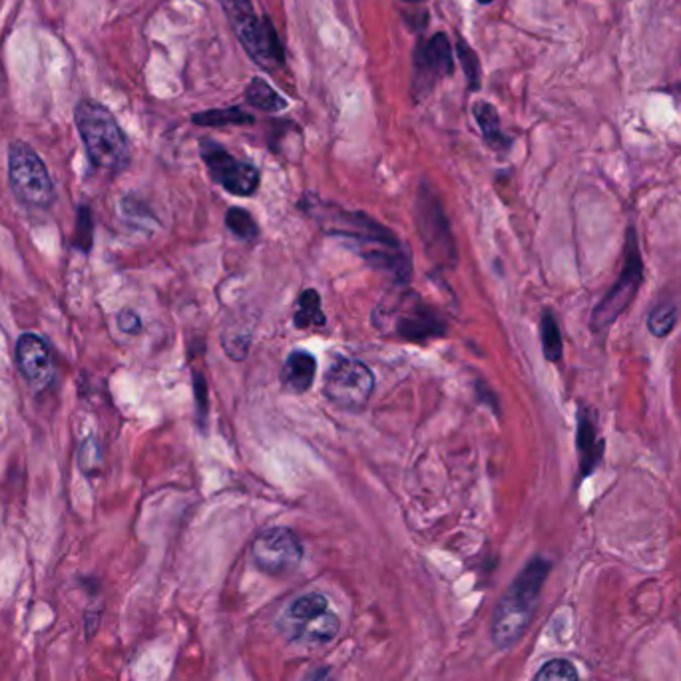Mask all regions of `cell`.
Wrapping results in <instances>:
<instances>
[{
  "label": "cell",
  "instance_id": "6da1fadb",
  "mask_svg": "<svg viewBox=\"0 0 681 681\" xmlns=\"http://www.w3.org/2000/svg\"><path fill=\"white\" fill-rule=\"evenodd\" d=\"M311 216L323 231L339 237L373 269L391 275L397 283H405L413 273L411 249L389 227L381 226L363 212H347L331 204H317Z\"/></svg>",
  "mask_w": 681,
  "mask_h": 681
},
{
  "label": "cell",
  "instance_id": "7a4b0ae2",
  "mask_svg": "<svg viewBox=\"0 0 681 681\" xmlns=\"http://www.w3.org/2000/svg\"><path fill=\"white\" fill-rule=\"evenodd\" d=\"M550 570V560L544 556H534L526 562V566L512 580L510 588L498 600L490 628L492 642L498 650H508L518 644L530 628Z\"/></svg>",
  "mask_w": 681,
  "mask_h": 681
},
{
  "label": "cell",
  "instance_id": "3957f363",
  "mask_svg": "<svg viewBox=\"0 0 681 681\" xmlns=\"http://www.w3.org/2000/svg\"><path fill=\"white\" fill-rule=\"evenodd\" d=\"M74 122L90 164L106 174H120L130 166L128 136L116 116L100 102L82 98L74 108Z\"/></svg>",
  "mask_w": 681,
  "mask_h": 681
},
{
  "label": "cell",
  "instance_id": "277c9868",
  "mask_svg": "<svg viewBox=\"0 0 681 681\" xmlns=\"http://www.w3.org/2000/svg\"><path fill=\"white\" fill-rule=\"evenodd\" d=\"M373 325L383 335L409 343H423L447 333L441 313L411 289L385 295L373 313Z\"/></svg>",
  "mask_w": 681,
  "mask_h": 681
},
{
  "label": "cell",
  "instance_id": "5b68a950",
  "mask_svg": "<svg viewBox=\"0 0 681 681\" xmlns=\"http://www.w3.org/2000/svg\"><path fill=\"white\" fill-rule=\"evenodd\" d=\"M622 271L610 291L600 299L590 317V327L594 333H606L634 303L644 281V257L640 249V239L636 227L626 233V247L622 255Z\"/></svg>",
  "mask_w": 681,
  "mask_h": 681
},
{
  "label": "cell",
  "instance_id": "8992f818",
  "mask_svg": "<svg viewBox=\"0 0 681 681\" xmlns=\"http://www.w3.org/2000/svg\"><path fill=\"white\" fill-rule=\"evenodd\" d=\"M227 20L239 38L241 46L263 70H277L283 66V46L275 26L269 18H257L251 0H220Z\"/></svg>",
  "mask_w": 681,
  "mask_h": 681
},
{
  "label": "cell",
  "instance_id": "52a82bcc",
  "mask_svg": "<svg viewBox=\"0 0 681 681\" xmlns=\"http://www.w3.org/2000/svg\"><path fill=\"white\" fill-rule=\"evenodd\" d=\"M8 182L14 196L30 208L46 210L56 202V188L46 164L22 140H14L8 146Z\"/></svg>",
  "mask_w": 681,
  "mask_h": 681
},
{
  "label": "cell",
  "instance_id": "ba28073f",
  "mask_svg": "<svg viewBox=\"0 0 681 681\" xmlns=\"http://www.w3.org/2000/svg\"><path fill=\"white\" fill-rule=\"evenodd\" d=\"M341 622L329 610V600L319 592L295 598L281 618L283 634L305 646H325L339 634Z\"/></svg>",
  "mask_w": 681,
  "mask_h": 681
},
{
  "label": "cell",
  "instance_id": "9c48e42d",
  "mask_svg": "<svg viewBox=\"0 0 681 681\" xmlns=\"http://www.w3.org/2000/svg\"><path fill=\"white\" fill-rule=\"evenodd\" d=\"M375 391L373 371L359 359L337 355L331 359L325 381L323 395L341 411L357 413L367 407Z\"/></svg>",
  "mask_w": 681,
  "mask_h": 681
},
{
  "label": "cell",
  "instance_id": "30bf717a",
  "mask_svg": "<svg viewBox=\"0 0 681 681\" xmlns=\"http://www.w3.org/2000/svg\"><path fill=\"white\" fill-rule=\"evenodd\" d=\"M253 564L269 576H287L303 560V544L289 528H269L255 536L251 544Z\"/></svg>",
  "mask_w": 681,
  "mask_h": 681
},
{
  "label": "cell",
  "instance_id": "8fae6325",
  "mask_svg": "<svg viewBox=\"0 0 681 681\" xmlns=\"http://www.w3.org/2000/svg\"><path fill=\"white\" fill-rule=\"evenodd\" d=\"M417 224L419 235L425 243L429 257L439 265H453L456 261L454 237L441 202L427 188L419 190L417 200Z\"/></svg>",
  "mask_w": 681,
  "mask_h": 681
},
{
  "label": "cell",
  "instance_id": "7c38bea8",
  "mask_svg": "<svg viewBox=\"0 0 681 681\" xmlns=\"http://www.w3.org/2000/svg\"><path fill=\"white\" fill-rule=\"evenodd\" d=\"M202 158L208 166V172L212 180L222 186L226 192L233 196H251L259 188V170L249 164L233 158L226 148L212 140H204L200 144Z\"/></svg>",
  "mask_w": 681,
  "mask_h": 681
},
{
  "label": "cell",
  "instance_id": "4fadbf2b",
  "mask_svg": "<svg viewBox=\"0 0 681 681\" xmlns=\"http://www.w3.org/2000/svg\"><path fill=\"white\" fill-rule=\"evenodd\" d=\"M454 72L453 46L447 34L439 32L427 42H419L415 50V82L417 92H427L439 78Z\"/></svg>",
  "mask_w": 681,
  "mask_h": 681
},
{
  "label": "cell",
  "instance_id": "5bb4252c",
  "mask_svg": "<svg viewBox=\"0 0 681 681\" xmlns=\"http://www.w3.org/2000/svg\"><path fill=\"white\" fill-rule=\"evenodd\" d=\"M16 365L28 385L36 391L50 387L54 379V357L48 343L36 333H22L16 341Z\"/></svg>",
  "mask_w": 681,
  "mask_h": 681
},
{
  "label": "cell",
  "instance_id": "9a60e30c",
  "mask_svg": "<svg viewBox=\"0 0 681 681\" xmlns=\"http://www.w3.org/2000/svg\"><path fill=\"white\" fill-rule=\"evenodd\" d=\"M576 449L580 454V476H590L600 462L604 460L606 441L598 435V423L588 407L578 409V425H576Z\"/></svg>",
  "mask_w": 681,
  "mask_h": 681
},
{
  "label": "cell",
  "instance_id": "2e32d148",
  "mask_svg": "<svg viewBox=\"0 0 681 681\" xmlns=\"http://www.w3.org/2000/svg\"><path fill=\"white\" fill-rule=\"evenodd\" d=\"M317 373V359L303 349H295L285 359L283 371H281V383L287 391L301 395L307 393L315 381Z\"/></svg>",
  "mask_w": 681,
  "mask_h": 681
},
{
  "label": "cell",
  "instance_id": "e0dca14e",
  "mask_svg": "<svg viewBox=\"0 0 681 681\" xmlns=\"http://www.w3.org/2000/svg\"><path fill=\"white\" fill-rule=\"evenodd\" d=\"M472 114L474 120L482 132V138L486 142L488 148H492L494 152H506L512 146V140L502 132L500 128V116L496 112V108L490 102L478 100L472 106Z\"/></svg>",
  "mask_w": 681,
  "mask_h": 681
},
{
  "label": "cell",
  "instance_id": "ac0fdd59",
  "mask_svg": "<svg viewBox=\"0 0 681 681\" xmlns=\"http://www.w3.org/2000/svg\"><path fill=\"white\" fill-rule=\"evenodd\" d=\"M297 329H309V327H325L327 317L321 309V297L315 289H305L297 301V311L293 315Z\"/></svg>",
  "mask_w": 681,
  "mask_h": 681
},
{
  "label": "cell",
  "instance_id": "d6986e66",
  "mask_svg": "<svg viewBox=\"0 0 681 681\" xmlns=\"http://www.w3.org/2000/svg\"><path fill=\"white\" fill-rule=\"evenodd\" d=\"M245 100L249 106L263 112H281L287 108V100L261 78H253L249 82L245 88Z\"/></svg>",
  "mask_w": 681,
  "mask_h": 681
},
{
  "label": "cell",
  "instance_id": "ffe728a7",
  "mask_svg": "<svg viewBox=\"0 0 681 681\" xmlns=\"http://www.w3.org/2000/svg\"><path fill=\"white\" fill-rule=\"evenodd\" d=\"M540 341H542V353L550 363H558L564 353V343H562V331L558 325L556 315L546 309L540 317Z\"/></svg>",
  "mask_w": 681,
  "mask_h": 681
},
{
  "label": "cell",
  "instance_id": "44dd1931",
  "mask_svg": "<svg viewBox=\"0 0 681 681\" xmlns=\"http://www.w3.org/2000/svg\"><path fill=\"white\" fill-rule=\"evenodd\" d=\"M680 319V309L676 303L672 301H664L658 303L650 313H648V331L656 337V339H666L674 333L676 325Z\"/></svg>",
  "mask_w": 681,
  "mask_h": 681
},
{
  "label": "cell",
  "instance_id": "7402d4cb",
  "mask_svg": "<svg viewBox=\"0 0 681 681\" xmlns=\"http://www.w3.org/2000/svg\"><path fill=\"white\" fill-rule=\"evenodd\" d=\"M194 124L204 126V128H222L227 124H253V116L247 114L241 108H220V110H208L202 114H196Z\"/></svg>",
  "mask_w": 681,
  "mask_h": 681
},
{
  "label": "cell",
  "instance_id": "603a6c76",
  "mask_svg": "<svg viewBox=\"0 0 681 681\" xmlns=\"http://www.w3.org/2000/svg\"><path fill=\"white\" fill-rule=\"evenodd\" d=\"M226 226L235 237L243 241H253L259 235V227L253 216L243 208H229L226 214Z\"/></svg>",
  "mask_w": 681,
  "mask_h": 681
},
{
  "label": "cell",
  "instance_id": "cb8c5ba5",
  "mask_svg": "<svg viewBox=\"0 0 681 681\" xmlns=\"http://www.w3.org/2000/svg\"><path fill=\"white\" fill-rule=\"evenodd\" d=\"M534 681H580V674L570 660L554 658L538 670Z\"/></svg>",
  "mask_w": 681,
  "mask_h": 681
},
{
  "label": "cell",
  "instance_id": "d4e9b609",
  "mask_svg": "<svg viewBox=\"0 0 681 681\" xmlns=\"http://www.w3.org/2000/svg\"><path fill=\"white\" fill-rule=\"evenodd\" d=\"M456 56H458V62L464 70L468 88L478 90L480 88V62H478L476 52L462 38H458V42H456Z\"/></svg>",
  "mask_w": 681,
  "mask_h": 681
},
{
  "label": "cell",
  "instance_id": "484cf974",
  "mask_svg": "<svg viewBox=\"0 0 681 681\" xmlns=\"http://www.w3.org/2000/svg\"><path fill=\"white\" fill-rule=\"evenodd\" d=\"M194 393H196V407H198V419H200V425L206 423L208 419V385H206V379L202 373H194Z\"/></svg>",
  "mask_w": 681,
  "mask_h": 681
},
{
  "label": "cell",
  "instance_id": "4316f807",
  "mask_svg": "<svg viewBox=\"0 0 681 681\" xmlns=\"http://www.w3.org/2000/svg\"><path fill=\"white\" fill-rule=\"evenodd\" d=\"M118 327H120V331H124V333H128V335H136V333H140V329H142V319L138 317L136 311H132V309H122V311L118 313Z\"/></svg>",
  "mask_w": 681,
  "mask_h": 681
},
{
  "label": "cell",
  "instance_id": "83f0119b",
  "mask_svg": "<svg viewBox=\"0 0 681 681\" xmlns=\"http://www.w3.org/2000/svg\"><path fill=\"white\" fill-rule=\"evenodd\" d=\"M301 681H335L333 680V676H331V672L327 670V668H315V670H311L305 678Z\"/></svg>",
  "mask_w": 681,
  "mask_h": 681
},
{
  "label": "cell",
  "instance_id": "f1b7e54d",
  "mask_svg": "<svg viewBox=\"0 0 681 681\" xmlns=\"http://www.w3.org/2000/svg\"><path fill=\"white\" fill-rule=\"evenodd\" d=\"M476 393H478V395H480V397H482V401H486V397H488V393H490V389H488V387H486V385H482V383H478V389H476ZM494 399H496V397H494V395H492V399H490V403H488V405H490V407H492V409H494V411H496V413H498V407H496V405H498V401H494Z\"/></svg>",
  "mask_w": 681,
  "mask_h": 681
},
{
  "label": "cell",
  "instance_id": "f546056e",
  "mask_svg": "<svg viewBox=\"0 0 681 681\" xmlns=\"http://www.w3.org/2000/svg\"><path fill=\"white\" fill-rule=\"evenodd\" d=\"M478 2H480V4H490L492 0H478Z\"/></svg>",
  "mask_w": 681,
  "mask_h": 681
},
{
  "label": "cell",
  "instance_id": "4dcf8cb0",
  "mask_svg": "<svg viewBox=\"0 0 681 681\" xmlns=\"http://www.w3.org/2000/svg\"><path fill=\"white\" fill-rule=\"evenodd\" d=\"M405 2H421V0H405Z\"/></svg>",
  "mask_w": 681,
  "mask_h": 681
}]
</instances>
